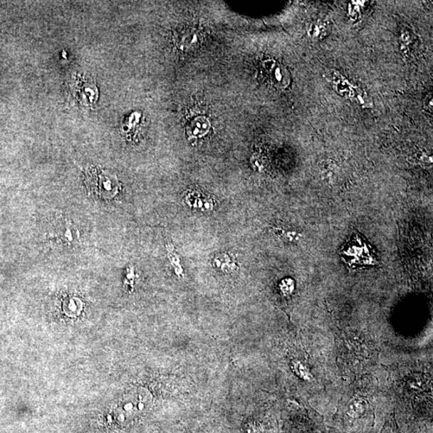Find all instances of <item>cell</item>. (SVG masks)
I'll list each match as a JSON object with an SVG mask.
<instances>
[{
	"mask_svg": "<svg viewBox=\"0 0 433 433\" xmlns=\"http://www.w3.org/2000/svg\"><path fill=\"white\" fill-rule=\"evenodd\" d=\"M187 202L190 207L202 210H212L214 206L212 199L199 190L190 191Z\"/></svg>",
	"mask_w": 433,
	"mask_h": 433,
	"instance_id": "obj_5",
	"label": "cell"
},
{
	"mask_svg": "<svg viewBox=\"0 0 433 433\" xmlns=\"http://www.w3.org/2000/svg\"><path fill=\"white\" fill-rule=\"evenodd\" d=\"M215 264L219 268L222 270V271L231 272L235 269V264L226 254L216 258Z\"/></svg>",
	"mask_w": 433,
	"mask_h": 433,
	"instance_id": "obj_7",
	"label": "cell"
},
{
	"mask_svg": "<svg viewBox=\"0 0 433 433\" xmlns=\"http://www.w3.org/2000/svg\"><path fill=\"white\" fill-rule=\"evenodd\" d=\"M210 122L205 117H197L191 120L187 126V133L191 138H199L207 135L210 129Z\"/></svg>",
	"mask_w": 433,
	"mask_h": 433,
	"instance_id": "obj_6",
	"label": "cell"
},
{
	"mask_svg": "<svg viewBox=\"0 0 433 433\" xmlns=\"http://www.w3.org/2000/svg\"><path fill=\"white\" fill-rule=\"evenodd\" d=\"M85 183L89 194L103 199H113L120 188L116 174L100 167H92L85 171Z\"/></svg>",
	"mask_w": 433,
	"mask_h": 433,
	"instance_id": "obj_2",
	"label": "cell"
},
{
	"mask_svg": "<svg viewBox=\"0 0 433 433\" xmlns=\"http://www.w3.org/2000/svg\"><path fill=\"white\" fill-rule=\"evenodd\" d=\"M340 256L348 269L356 270L378 265L380 257L375 248L360 233H355L341 247Z\"/></svg>",
	"mask_w": 433,
	"mask_h": 433,
	"instance_id": "obj_1",
	"label": "cell"
},
{
	"mask_svg": "<svg viewBox=\"0 0 433 433\" xmlns=\"http://www.w3.org/2000/svg\"><path fill=\"white\" fill-rule=\"evenodd\" d=\"M175 38L177 46L182 49H189L199 46L202 40L199 31L193 28L177 30Z\"/></svg>",
	"mask_w": 433,
	"mask_h": 433,
	"instance_id": "obj_4",
	"label": "cell"
},
{
	"mask_svg": "<svg viewBox=\"0 0 433 433\" xmlns=\"http://www.w3.org/2000/svg\"><path fill=\"white\" fill-rule=\"evenodd\" d=\"M264 68L273 86L286 88L290 85V73L281 63L268 60L264 63Z\"/></svg>",
	"mask_w": 433,
	"mask_h": 433,
	"instance_id": "obj_3",
	"label": "cell"
}]
</instances>
